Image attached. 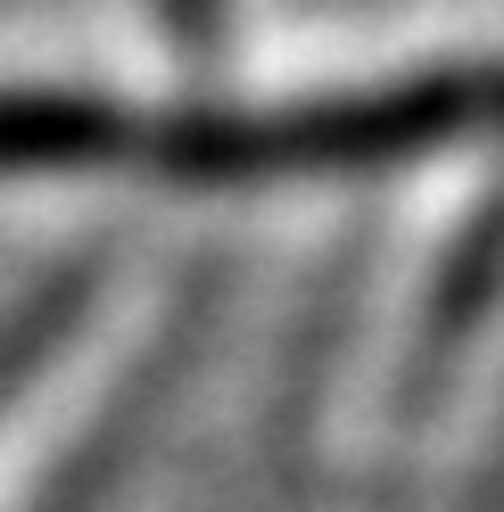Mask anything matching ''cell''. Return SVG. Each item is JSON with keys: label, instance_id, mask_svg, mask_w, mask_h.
Instances as JSON below:
<instances>
[{"label": "cell", "instance_id": "cell-1", "mask_svg": "<svg viewBox=\"0 0 504 512\" xmlns=\"http://www.w3.org/2000/svg\"><path fill=\"white\" fill-rule=\"evenodd\" d=\"M157 9V25L191 50V58H207L215 42H224V0H149Z\"/></svg>", "mask_w": 504, "mask_h": 512}]
</instances>
